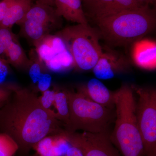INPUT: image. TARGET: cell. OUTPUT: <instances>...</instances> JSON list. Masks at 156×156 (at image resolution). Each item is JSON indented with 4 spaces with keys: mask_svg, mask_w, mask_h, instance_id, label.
<instances>
[{
    "mask_svg": "<svg viewBox=\"0 0 156 156\" xmlns=\"http://www.w3.org/2000/svg\"><path fill=\"white\" fill-rule=\"evenodd\" d=\"M62 126L55 112L43 107L36 94L27 88L16 86L0 108V132L11 136L23 154L46 136L63 132Z\"/></svg>",
    "mask_w": 156,
    "mask_h": 156,
    "instance_id": "1",
    "label": "cell"
},
{
    "mask_svg": "<svg viewBox=\"0 0 156 156\" xmlns=\"http://www.w3.org/2000/svg\"><path fill=\"white\" fill-rule=\"evenodd\" d=\"M95 20L107 41L115 46H124L142 39L153 30L156 13L150 6L143 5Z\"/></svg>",
    "mask_w": 156,
    "mask_h": 156,
    "instance_id": "2",
    "label": "cell"
},
{
    "mask_svg": "<svg viewBox=\"0 0 156 156\" xmlns=\"http://www.w3.org/2000/svg\"><path fill=\"white\" fill-rule=\"evenodd\" d=\"M116 119L112 143L122 156H143L144 147L136 119L132 87L123 84L115 92Z\"/></svg>",
    "mask_w": 156,
    "mask_h": 156,
    "instance_id": "3",
    "label": "cell"
},
{
    "mask_svg": "<svg viewBox=\"0 0 156 156\" xmlns=\"http://www.w3.org/2000/svg\"><path fill=\"white\" fill-rule=\"evenodd\" d=\"M69 110L67 132L92 133L107 132L113 118L112 109L93 102L78 92L65 90Z\"/></svg>",
    "mask_w": 156,
    "mask_h": 156,
    "instance_id": "4",
    "label": "cell"
},
{
    "mask_svg": "<svg viewBox=\"0 0 156 156\" xmlns=\"http://www.w3.org/2000/svg\"><path fill=\"white\" fill-rule=\"evenodd\" d=\"M56 35L63 41L77 69L83 71L93 69L103 52L99 34L95 29L89 24H77L67 27Z\"/></svg>",
    "mask_w": 156,
    "mask_h": 156,
    "instance_id": "5",
    "label": "cell"
},
{
    "mask_svg": "<svg viewBox=\"0 0 156 156\" xmlns=\"http://www.w3.org/2000/svg\"><path fill=\"white\" fill-rule=\"evenodd\" d=\"M131 87L139 96L136 113L143 144V156H156V90L134 86Z\"/></svg>",
    "mask_w": 156,
    "mask_h": 156,
    "instance_id": "6",
    "label": "cell"
},
{
    "mask_svg": "<svg viewBox=\"0 0 156 156\" xmlns=\"http://www.w3.org/2000/svg\"><path fill=\"white\" fill-rule=\"evenodd\" d=\"M61 134L70 145L79 148L83 156H122L107 132L70 133L65 130Z\"/></svg>",
    "mask_w": 156,
    "mask_h": 156,
    "instance_id": "7",
    "label": "cell"
},
{
    "mask_svg": "<svg viewBox=\"0 0 156 156\" xmlns=\"http://www.w3.org/2000/svg\"><path fill=\"white\" fill-rule=\"evenodd\" d=\"M83 3L86 16L89 15L94 20L143 6L136 0H88Z\"/></svg>",
    "mask_w": 156,
    "mask_h": 156,
    "instance_id": "8",
    "label": "cell"
},
{
    "mask_svg": "<svg viewBox=\"0 0 156 156\" xmlns=\"http://www.w3.org/2000/svg\"><path fill=\"white\" fill-rule=\"evenodd\" d=\"M129 68V63L125 56L115 51L108 50L102 52L92 69L96 79L108 80L127 71Z\"/></svg>",
    "mask_w": 156,
    "mask_h": 156,
    "instance_id": "9",
    "label": "cell"
},
{
    "mask_svg": "<svg viewBox=\"0 0 156 156\" xmlns=\"http://www.w3.org/2000/svg\"><path fill=\"white\" fill-rule=\"evenodd\" d=\"M93 102L112 109L115 106V92H112L98 79L93 78L77 87V92Z\"/></svg>",
    "mask_w": 156,
    "mask_h": 156,
    "instance_id": "10",
    "label": "cell"
},
{
    "mask_svg": "<svg viewBox=\"0 0 156 156\" xmlns=\"http://www.w3.org/2000/svg\"><path fill=\"white\" fill-rule=\"evenodd\" d=\"M132 60L143 69H155L156 68V42L150 39H140L133 43L131 50Z\"/></svg>",
    "mask_w": 156,
    "mask_h": 156,
    "instance_id": "11",
    "label": "cell"
},
{
    "mask_svg": "<svg viewBox=\"0 0 156 156\" xmlns=\"http://www.w3.org/2000/svg\"><path fill=\"white\" fill-rule=\"evenodd\" d=\"M24 18L35 20L47 26L52 30L59 27L61 24L62 17L56 14L53 7L37 1L35 4L32 5Z\"/></svg>",
    "mask_w": 156,
    "mask_h": 156,
    "instance_id": "12",
    "label": "cell"
},
{
    "mask_svg": "<svg viewBox=\"0 0 156 156\" xmlns=\"http://www.w3.org/2000/svg\"><path fill=\"white\" fill-rule=\"evenodd\" d=\"M55 11L60 17L77 24H88L82 0H55Z\"/></svg>",
    "mask_w": 156,
    "mask_h": 156,
    "instance_id": "13",
    "label": "cell"
},
{
    "mask_svg": "<svg viewBox=\"0 0 156 156\" xmlns=\"http://www.w3.org/2000/svg\"><path fill=\"white\" fill-rule=\"evenodd\" d=\"M35 48L38 56L44 63L67 50L59 37L50 34L39 42Z\"/></svg>",
    "mask_w": 156,
    "mask_h": 156,
    "instance_id": "14",
    "label": "cell"
},
{
    "mask_svg": "<svg viewBox=\"0 0 156 156\" xmlns=\"http://www.w3.org/2000/svg\"><path fill=\"white\" fill-rule=\"evenodd\" d=\"M17 24L20 26L21 34L34 47L52 30L35 20L25 18Z\"/></svg>",
    "mask_w": 156,
    "mask_h": 156,
    "instance_id": "15",
    "label": "cell"
},
{
    "mask_svg": "<svg viewBox=\"0 0 156 156\" xmlns=\"http://www.w3.org/2000/svg\"><path fill=\"white\" fill-rule=\"evenodd\" d=\"M32 4V0H14L0 25L11 29L24 18Z\"/></svg>",
    "mask_w": 156,
    "mask_h": 156,
    "instance_id": "16",
    "label": "cell"
},
{
    "mask_svg": "<svg viewBox=\"0 0 156 156\" xmlns=\"http://www.w3.org/2000/svg\"><path fill=\"white\" fill-rule=\"evenodd\" d=\"M40 156H62L61 141L57 135L46 136L33 148Z\"/></svg>",
    "mask_w": 156,
    "mask_h": 156,
    "instance_id": "17",
    "label": "cell"
},
{
    "mask_svg": "<svg viewBox=\"0 0 156 156\" xmlns=\"http://www.w3.org/2000/svg\"><path fill=\"white\" fill-rule=\"evenodd\" d=\"M8 62L17 69H28L30 59L17 41H14L8 47L5 52Z\"/></svg>",
    "mask_w": 156,
    "mask_h": 156,
    "instance_id": "18",
    "label": "cell"
},
{
    "mask_svg": "<svg viewBox=\"0 0 156 156\" xmlns=\"http://www.w3.org/2000/svg\"><path fill=\"white\" fill-rule=\"evenodd\" d=\"M53 105L56 109L57 119L62 123L65 128L69 122V110L65 90L55 91Z\"/></svg>",
    "mask_w": 156,
    "mask_h": 156,
    "instance_id": "19",
    "label": "cell"
},
{
    "mask_svg": "<svg viewBox=\"0 0 156 156\" xmlns=\"http://www.w3.org/2000/svg\"><path fill=\"white\" fill-rule=\"evenodd\" d=\"M44 63L39 58L35 50L30 52V59L28 66L29 75L33 83L37 84L43 73Z\"/></svg>",
    "mask_w": 156,
    "mask_h": 156,
    "instance_id": "20",
    "label": "cell"
},
{
    "mask_svg": "<svg viewBox=\"0 0 156 156\" xmlns=\"http://www.w3.org/2000/svg\"><path fill=\"white\" fill-rule=\"evenodd\" d=\"M18 149L17 144L11 136L0 132V156H13Z\"/></svg>",
    "mask_w": 156,
    "mask_h": 156,
    "instance_id": "21",
    "label": "cell"
},
{
    "mask_svg": "<svg viewBox=\"0 0 156 156\" xmlns=\"http://www.w3.org/2000/svg\"><path fill=\"white\" fill-rule=\"evenodd\" d=\"M16 86L3 83H0V108L2 107L9 100Z\"/></svg>",
    "mask_w": 156,
    "mask_h": 156,
    "instance_id": "22",
    "label": "cell"
},
{
    "mask_svg": "<svg viewBox=\"0 0 156 156\" xmlns=\"http://www.w3.org/2000/svg\"><path fill=\"white\" fill-rule=\"evenodd\" d=\"M17 40L11 29L0 25V42L4 46L5 50L12 42Z\"/></svg>",
    "mask_w": 156,
    "mask_h": 156,
    "instance_id": "23",
    "label": "cell"
},
{
    "mask_svg": "<svg viewBox=\"0 0 156 156\" xmlns=\"http://www.w3.org/2000/svg\"><path fill=\"white\" fill-rule=\"evenodd\" d=\"M55 91L50 89L42 92V95L38 97L40 103L43 107L47 109H50L53 105Z\"/></svg>",
    "mask_w": 156,
    "mask_h": 156,
    "instance_id": "24",
    "label": "cell"
},
{
    "mask_svg": "<svg viewBox=\"0 0 156 156\" xmlns=\"http://www.w3.org/2000/svg\"><path fill=\"white\" fill-rule=\"evenodd\" d=\"M51 82L52 77L48 73H43L37 83L39 91L43 92L50 89Z\"/></svg>",
    "mask_w": 156,
    "mask_h": 156,
    "instance_id": "25",
    "label": "cell"
},
{
    "mask_svg": "<svg viewBox=\"0 0 156 156\" xmlns=\"http://www.w3.org/2000/svg\"><path fill=\"white\" fill-rule=\"evenodd\" d=\"M8 62L0 57V83H4L9 74Z\"/></svg>",
    "mask_w": 156,
    "mask_h": 156,
    "instance_id": "26",
    "label": "cell"
},
{
    "mask_svg": "<svg viewBox=\"0 0 156 156\" xmlns=\"http://www.w3.org/2000/svg\"><path fill=\"white\" fill-rule=\"evenodd\" d=\"M14 0H2L0 1V23L5 16L9 7L14 2Z\"/></svg>",
    "mask_w": 156,
    "mask_h": 156,
    "instance_id": "27",
    "label": "cell"
},
{
    "mask_svg": "<svg viewBox=\"0 0 156 156\" xmlns=\"http://www.w3.org/2000/svg\"><path fill=\"white\" fill-rule=\"evenodd\" d=\"M65 156H83V155L77 147L70 145Z\"/></svg>",
    "mask_w": 156,
    "mask_h": 156,
    "instance_id": "28",
    "label": "cell"
},
{
    "mask_svg": "<svg viewBox=\"0 0 156 156\" xmlns=\"http://www.w3.org/2000/svg\"><path fill=\"white\" fill-rule=\"evenodd\" d=\"M142 5H148L154 4L156 0H136Z\"/></svg>",
    "mask_w": 156,
    "mask_h": 156,
    "instance_id": "29",
    "label": "cell"
},
{
    "mask_svg": "<svg viewBox=\"0 0 156 156\" xmlns=\"http://www.w3.org/2000/svg\"><path fill=\"white\" fill-rule=\"evenodd\" d=\"M37 1L52 7L55 6V0H37Z\"/></svg>",
    "mask_w": 156,
    "mask_h": 156,
    "instance_id": "30",
    "label": "cell"
},
{
    "mask_svg": "<svg viewBox=\"0 0 156 156\" xmlns=\"http://www.w3.org/2000/svg\"><path fill=\"white\" fill-rule=\"evenodd\" d=\"M5 49L4 48V46L2 43L0 42V55L2 54V53H5Z\"/></svg>",
    "mask_w": 156,
    "mask_h": 156,
    "instance_id": "31",
    "label": "cell"
},
{
    "mask_svg": "<svg viewBox=\"0 0 156 156\" xmlns=\"http://www.w3.org/2000/svg\"><path fill=\"white\" fill-rule=\"evenodd\" d=\"M88 0H82V2H87Z\"/></svg>",
    "mask_w": 156,
    "mask_h": 156,
    "instance_id": "32",
    "label": "cell"
},
{
    "mask_svg": "<svg viewBox=\"0 0 156 156\" xmlns=\"http://www.w3.org/2000/svg\"><path fill=\"white\" fill-rule=\"evenodd\" d=\"M39 156V155H38L37 156Z\"/></svg>",
    "mask_w": 156,
    "mask_h": 156,
    "instance_id": "33",
    "label": "cell"
},
{
    "mask_svg": "<svg viewBox=\"0 0 156 156\" xmlns=\"http://www.w3.org/2000/svg\"></svg>",
    "mask_w": 156,
    "mask_h": 156,
    "instance_id": "34",
    "label": "cell"
}]
</instances>
